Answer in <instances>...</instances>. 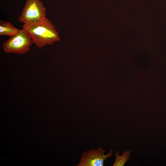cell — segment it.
<instances>
[{
    "label": "cell",
    "mask_w": 166,
    "mask_h": 166,
    "mask_svg": "<svg viewBox=\"0 0 166 166\" xmlns=\"http://www.w3.org/2000/svg\"><path fill=\"white\" fill-rule=\"evenodd\" d=\"M22 28L25 30L33 43L41 48L60 40L55 26L47 18L38 22L24 24Z\"/></svg>",
    "instance_id": "1"
},
{
    "label": "cell",
    "mask_w": 166,
    "mask_h": 166,
    "mask_svg": "<svg viewBox=\"0 0 166 166\" xmlns=\"http://www.w3.org/2000/svg\"><path fill=\"white\" fill-rule=\"evenodd\" d=\"M33 43L27 32L22 29L15 35L10 37L3 43L2 47L6 53L23 54L29 51Z\"/></svg>",
    "instance_id": "2"
},
{
    "label": "cell",
    "mask_w": 166,
    "mask_h": 166,
    "mask_svg": "<svg viewBox=\"0 0 166 166\" xmlns=\"http://www.w3.org/2000/svg\"><path fill=\"white\" fill-rule=\"evenodd\" d=\"M46 8L40 0H27L18 18L24 24L41 21L46 18Z\"/></svg>",
    "instance_id": "3"
},
{
    "label": "cell",
    "mask_w": 166,
    "mask_h": 166,
    "mask_svg": "<svg viewBox=\"0 0 166 166\" xmlns=\"http://www.w3.org/2000/svg\"><path fill=\"white\" fill-rule=\"evenodd\" d=\"M105 150L99 147L92 149L83 153L78 166H103L104 162L112 155L111 149L109 153L105 155Z\"/></svg>",
    "instance_id": "4"
},
{
    "label": "cell",
    "mask_w": 166,
    "mask_h": 166,
    "mask_svg": "<svg viewBox=\"0 0 166 166\" xmlns=\"http://www.w3.org/2000/svg\"><path fill=\"white\" fill-rule=\"evenodd\" d=\"M20 30L15 28L10 22L0 20V35L10 37L17 34Z\"/></svg>",
    "instance_id": "5"
},
{
    "label": "cell",
    "mask_w": 166,
    "mask_h": 166,
    "mask_svg": "<svg viewBox=\"0 0 166 166\" xmlns=\"http://www.w3.org/2000/svg\"><path fill=\"white\" fill-rule=\"evenodd\" d=\"M130 153V151L128 150L124 152L122 156H120L119 155L118 152L116 151V159L113 166H124L129 159Z\"/></svg>",
    "instance_id": "6"
}]
</instances>
